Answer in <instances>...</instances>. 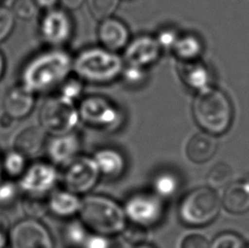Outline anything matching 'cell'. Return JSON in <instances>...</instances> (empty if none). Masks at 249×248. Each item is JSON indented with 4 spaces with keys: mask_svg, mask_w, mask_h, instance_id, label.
<instances>
[{
    "mask_svg": "<svg viewBox=\"0 0 249 248\" xmlns=\"http://www.w3.org/2000/svg\"><path fill=\"white\" fill-rule=\"evenodd\" d=\"M179 33L174 28H164L160 31L158 36L155 37L162 50H173Z\"/></svg>",
    "mask_w": 249,
    "mask_h": 248,
    "instance_id": "cell-36",
    "label": "cell"
},
{
    "mask_svg": "<svg viewBox=\"0 0 249 248\" xmlns=\"http://www.w3.org/2000/svg\"><path fill=\"white\" fill-rule=\"evenodd\" d=\"M129 30L126 24L116 18H105L99 28V39L106 50L117 52L127 46Z\"/></svg>",
    "mask_w": 249,
    "mask_h": 248,
    "instance_id": "cell-16",
    "label": "cell"
},
{
    "mask_svg": "<svg viewBox=\"0 0 249 248\" xmlns=\"http://www.w3.org/2000/svg\"><path fill=\"white\" fill-rule=\"evenodd\" d=\"M193 114L201 129L212 136H220L230 129L234 110L229 96L223 91L210 87L197 93Z\"/></svg>",
    "mask_w": 249,
    "mask_h": 248,
    "instance_id": "cell-2",
    "label": "cell"
},
{
    "mask_svg": "<svg viewBox=\"0 0 249 248\" xmlns=\"http://www.w3.org/2000/svg\"><path fill=\"white\" fill-rule=\"evenodd\" d=\"M1 165L2 171H4L10 178L19 179L29 165L28 157L18 150L11 149L4 156L3 160L1 161Z\"/></svg>",
    "mask_w": 249,
    "mask_h": 248,
    "instance_id": "cell-24",
    "label": "cell"
},
{
    "mask_svg": "<svg viewBox=\"0 0 249 248\" xmlns=\"http://www.w3.org/2000/svg\"><path fill=\"white\" fill-rule=\"evenodd\" d=\"M39 34L47 45L61 48L72 37V18L64 9L55 7L46 10L39 21Z\"/></svg>",
    "mask_w": 249,
    "mask_h": 248,
    "instance_id": "cell-12",
    "label": "cell"
},
{
    "mask_svg": "<svg viewBox=\"0 0 249 248\" xmlns=\"http://www.w3.org/2000/svg\"><path fill=\"white\" fill-rule=\"evenodd\" d=\"M94 161L101 175H104L110 179L121 177L126 170V160L121 151L113 148H104L96 151Z\"/></svg>",
    "mask_w": 249,
    "mask_h": 248,
    "instance_id": "cell-20",
    "label": "cell"
},
{
    "mask_svg": "<svg viewBox=\"0 0 249 248\" xmlns=\"http://www.w3.org/2000/svg\"><path fill=\"white\" fill-rule=\"evenodd\" d=\"M9 246V234L0 229V248H7Z\"/></svg>",
    "mask_w": 249,
    "mask_h": 248,
    "instance_id": "cell-41",
    "label": "cell"
},
{
    "mask_svg": "<svg viewBox=\"0 0 249 248\" xmlns=\"http://www.w3.org/2000/svg\"><path fill=\"white\" fill-rule=\"evenodd\" d=\"M38 122L41 129L52 137L70 134L80 122L78 107L74 102L57 94L44 102Z\"/></svg>",
    "mask_w": 249,
    "mask_h": 248,
    "instance_id": "cell-6",
    "label": "cell"
},
{
    "mask_svg": "<svg viewBox=\"0 0 249 248\" xmlns=\"http://www.w3.org/2000/svg\"><path fill=\"white\" fill-rule=\"evenodd\" d=\"M101 173L93 158L79 156L68 165L62 175L65 189L78 196L87 195L97 184Z\"/></svg>",
    "mask_w": 249,
    "mask_h": 248,
    "instance_id": "cell-10",
    "label": "cell"
},
{
    "mask_svg": "<svg viewBox=\"0 0 249 248\" xmlns=\"http://www.w3.org/2000/svg\"><path fill=\"white\" fill-rule=\"evenodd\" d=\"M179 71L184 83L191 90L199 92L212 87L211 70L198 60L184 63Z\"/></svg>",
    "mask_w": 249,
    "mask_h": 248,
    "instance_id": "cell-21",
    "label": "cell"
},
{
    "mask_svg": "<svg viewBox=\"0 0 249 248\" xmlns=\"http://www.w3.org/2000/svg\"><path fill=\"white\" fill-rule=\"evenodd\" d=\"M210 248H247L243 238L235 233L225 232L217 235L210 244Z\"/></svg>",
    "mask_w": 249,
    "mask_h": 248,
    "instance_id": "cell-30",
    "label": "cell"
},
{
    "mask_svg": "<svg viewBox=\"0 0 249 248\" xmlns=\"http://www.w3.org/2000/svg\"><path fill=\"white\" fill-rule=\"evenodd\" d=\"M133 248H155L153 245H151L150 243H142V244L136 245Z\"/></svg>",
    "mask_w": 249,
    "mask_h": 248,
    "instance_id": "cell-43",
    "label": "cell"
},
{
    "mask_svg": "<svg viewBox=\"0 0 249 248\" xmlns=\"http://www.w3.org/2000/svg\"><path fill=\"white\" fill-rule=\"evenodd\" d=\"M73 58L62 48L53 47L32 57L21 71V84L34 94L57 90L72 71Z\"/></svg>",
    "mask_w": 249,
    "mask_h": 248,
    "instance_id": "cell-1",
    "label": "cell"
},
{
    "mask_svg": "<svg viewBox=\"0 0 249 248\" xmlns=\"http://www.w3.org/2000/svg\"><path fill=\"white\" fill-rule=\"evenodd\" d=\"M217 141L214 136L207 132H199L190 138L186 147L187 158L194 163H206L214 157Z\"/></svg>",
    "mask_w": 249,
    "mask_h": 248,
    "instance_id": "cell-19",
    "label": "cell"
},
{
    "mask_svg": "<svg viewBox=\"0 0 249 248\" xmlns=\"http://www.w3.org/2000/svg\"><path fill=\"white\" fill-rule=\"evenodd\" d=\"M58 93L57 94L65 97V99L72 101L75 103V101L81 97L82 91H83V84L81 79L77 78H70L68 77L66 80L60 84V87L57 89Z\"/></svg>",
    "mask_w": 249,
    "mask_h": 248,
    "instance_id": "cell-28",
    "label": "cell"
},
{
    "mask_svg": "<svg viewBox=\"0 0 249 248\" xmlns=\"http://www.w3.org/2000/svg\"><path fill=\"white\" fill-rule=\"evenodd\" d=\"M35 95L36 94L28 90L21 83L11 87L3 96V113L13 121L28 117L34 109Z\"/></svg>",
    "mask_w": 249,
    "mask_h": 248,
    "instance_id": "cell-14",
    "label": "cell"
},
{
    "mask_svg": "<svg viewBox=\"0 0 249 248\" xmlns=\"http://www.w3.org/2000/svg\"><path fill=\"white\" fill-rule=\"evenodd\" d=\"M89 234H90V231L81 222V220H72L65 229V236L67 242L74 246H83Z\"/></svg>",
    "mask_w": 249,
    "mask_h": 248,
    "instance_id": "cell-27",
    "label": "cell"
},
{
    "mask_svg": "<svg viewBox=\"0 0 249 248\" xmlns=\"http://www.w3.org/2000/svg\"><path fill=\"white\" fill-rule=\"evenodd\" d=\"M121 76L124 78V83L131 87L141 86L146 80V71L145 68L137 67V66L126 65L124 66L123 72Z\"/></svg>",
    "mask_w": 249,
    "mask_h": 248,
    "instance_id": "cell-33",
    "label": "cell"
},
{
    "mask_svg": "<svg viewBox=\"0 0 249 248\" xmlns=\"http://www.w3.org/2000/svg\"><path fill=\"white\" fill-rule=\"evenodd\" d=\"M221 205L233 214L249 212V177L231 181L224 189Z\"/></svg>",
    "mask_w": 249,
    "mask_h": 248,
    "instance_id": "cell-17",
    "label": "cell"
},
{
    "mask_svg": "<svg viewBox=\"0 0 249 248\" xmlns=\"http://www.w3.org/2000/svg\"><path fill=\"white\" fill-rule=\"evenodd\" d=\"M124 66L115 52L104 47H91L79 53L73 59L72 70L82 81L106 84L121 77Z\"/></svg>",
    "mask_w": 249,
    "mask_h": 248,
    "instance_id": "cell-4",
    "label": "cell"
},
{
    "mask_svg": "<svg viewBox=\"0 0 249 248\" xmlns=\"http://www.w3.org/2000/svg\"><path fill=\"white\" fill-rule=\"evenodd\" d=\"M124 211L130 223L150 229L163 219L164 203L155 194L139 193L127 199Z\"/></svg>",
    "mask_w": 249,
    "mask_h": 248,
    "instance_id": "cell-9",
    "label": "cell"
},
{
    "mask_svg": "<svg viewBox=\"0 0 249 248\" xmlns=\"http://www.w3.org/2000/svg\"><path fill=\"white\" fill-rule=\"evenodd\" d=\"M84 248H110V241L108 236L100 234L90 233L83 244Z\"/></svg>",
    "mask_w": 249,
    "mask_h": 248,
    "instance_id": "cell-38",
    "label": "cell"
},
{
    "mask_svg": "<svg viewBox=\"0 0 249 248\" xmlns=\"http://www.w3.org/2000/svg\"><path fill=\"white\" fill-rule=\"evenodd\" d=\"M36 4V7L38 9H44V10H50V9H53L56 7L58 0H33Z\"/></svg>",
    "mask_w": 249,
    "mask_h": 248,
    "instance_id": "cell-39",
    "label": "cell"
},
{
    "mask_svg": "<svg viewBox=\"0 0 249 248\" xmlns=\"http://www.w3.org/2000/svg\"><path fill=\"white\" fill-rule=\"evenodd\" d=\"M247 248H249V246H248V247H247Z\"/></svg>",
    "mask_w": 249,
    "mask_h": 248,
    "instance_id": "cell-45",
    "label": "cell"
},
{
    "mask_svg": "<svg viewBox=\"0 0 249 248\" xmlns=\"http://www.w3.org/2000/svg\"><path fill=\"white\" fill-rule=\"evenodd\" d=\"M81 140L75 132L52 137L46 145L47 156L55 165H68L79 157Z\"/></svg>",
    "mask_w": 249,
    "mask_h": 248,
    "instance_id": "cell-15",
    "label": "cell"
},
{
    "mask_svg": "<svg viewBox=\"0 0 249 248\" xmlns=\"http://www.w3.org/2000/svg\"><path fill=\"white\" fill-rule=\"evenodd\" d=\"M42 132L44 131L41 129V127L36 128L31 126L23 128L13 138L11 149L18 150V151L25 154L26 157L36 153V150L41 145Z\"/></svg>",
    "mask_w": 249,
    "mask_h": 248,
    "instance_id": "cell-23",
    "label": "cell"
},
{
    "mask_svg": "<svg viewBox=\"0 0 249 248\" xmlns=\"http://www.w3.org/2000/svg\"><path fill=\"white\" fill-rule=\"evenodd\" d=\"M124 63L126 65L146 68L160 58L162 48L157 38L149 35H141L124 47Z\"/></svg>",
    "mask_w": 249,
    "mask_h": 248,
    "instance_id": "cell-13",
    "label": "cell"
},
{
    "mask_svg": "<svg viewBox=\"0 0 249 248\" xmlns=\"http://www.w3.org/2000/svg\"><path fill=\"white\" fill-rule=\"evenodd\" d=\"M221 200L209 187L197 188L181 199L178 215L181 222L189 227H203L216 219L221 210Z\"/></svg>",
    "mask_w": 249,
    "mask_h": 248,
    "instance_id": "cell-5",
    "label": "cell"
},
{
    "mask_svg": "<svg viewBox=\"0 0 249 248\" xmlns=\"http://www.w3.org/2000/svg\"><path fill=\"white\" fill-rule=\"evenodd\" d=\"M59 180V173L55 164L47 161H36L28 165L18 179L22 194L29 198L43 199L55 189Z\"/></svg>",
    "mask_w": 249,
    "mask_h": 248,
    "instance_id": "cell-8",
    "label": "cell"
},
{
    "mask_svg": "<svg viewBox=\"0 0 249 248\" xmlns=\"http://www.w3.org/2000/svg\"><path fill=\"white\" fill-rule=\"evenodd\" d=\"M58 1L66 9H69V10H73V9H77V8L81 6L83 0H58Z\"/></svg>",
    "mask_w": 249,
    "mask_h": 248,
    "instance_id": "cell-40",
    "label": "cell"
},
{
    "mask_svg": "<svg viewBox=\"0 0 249 248\" xmlns=\"http://www.w3.org/2000/svg\"><path fill=\"white\" fill-rule=\"evenodd\" d=\"M4 68H6V61H4V57L2 55V53L0 52V79H1L3 76Z\"/></svg>",
    "mask_w": 249,
    "mask_h": 248,
    "instance_id": "cell-42",
    "label": "cell"
},
{
    "mask_svg": "<svg viewBox=\"0 0 249 248\" xmlns=\"http://www.w3.org/2000/svg\"><path fill=\"white\" fill-rule=\"evenodd\" d=\"M16 24V17L10 9L0 7V43L9 37Z\"/></svg>",
    "mask_w": 249,
    "mask_h": 248,
    "instance_id": "cell-34",
    "label": "cell"
},
{
    "mask_svg": "<svg viewBox=\"0 0 249 248\" xmlns=\"http://www.w3.org/2000/svg\"><path fill=\"white\" fill-rule=\"evenodd\" d=\"M79 216L91 233L108 237L123 233L127 225L124 207L105 196L90 195L82 198Z\"/></svg>",
    "mask_w": 249,
    "mask_h": 248,
    "instance_id": "cell-3",
    "label": "cell"
},
{
    "mask_svg": "<svg viewBox=\"0 0 249 248\" xmlns=\"http://www.w3.org/2000/svg\"><path fill=\"white\" fill-rule=\"evenodd\" d=\"M8 234L10 248H54L50 230L31 216L17 222Z\"/></svg>",
    "mask_w": 249,
    "mask_h": 248,
    "instance_id": "cell-11",
    "label": "cell"
},
{
    "mask_svg": "<svg viewBox=\"0 0 249 248\" xmlns=\"http://www.w3.org/2000/svg\"><path fill=\"white\" fill-rule=\"evenodd\" d=\"M80 121L88 126L104 130H114L123 122V113L107 97L91 95L80 102L78 107Z\"/></svg>",
    "mask_w": 249,
    "mask_h": 248,
    "instance_id": "cell-7",
    "label": "cell"
},
{
    "mask_svg": "<svg viewBox=\"0 0 249 248\" xmlns=\"http://www.w3.org/2000/svg\"><path fill=\"white\" fill-rule=\"evenodd\" d=\"M37 9L33 0H15L11 11L13 16L21 20H31L36 15Z\"/></svg>",
    "mask_w": 249,
    "mask_h": 248,
    "instance_id": "cell-32",
    "label": "cell"
},
{
    "mask_svg": "<svg viewBox=\"0 0 249 248\" xmlns=\"http://www.w3.org/2000/svg\"><path fill=\"white\" fill-rule=\"evenodd\" d=\"M18 183L12 180L0 181V206H9L16 200L20 194Z\"/></svg>",
    "mask_w": 249,
    "mask_h": 248,
    "instance_id": "cell-35",
    "label": "cell"
},
{
    "mask_svg": "<svg viewBox=\"0 0 249 248\" xmlns=\"http://www.w3.org/2000/svg\"><path fill=\"white\" fill-rule=\"evenodd\" d=\"M82 199L67 189L53 190L48 195L46 207L53 215L62 219H71L79 214Z\"/></svg>",
    "mask_w": 249,
    "mask_h": 248,
    "instance_id": "cell-18",
    "label": "cell"
},
{
    "mask_svg": "<svg viewBox=\"0 0 249 248\" xmlns=\"http://www.w3.org/2000/svg\"><path fill=\"white\" fill-rule=\"evenodd\" d=\"M1 175H2V165H1V160H0V181H1Z\"/></svg>",
    "mask_w": 249,
    "mask_h": 248,
    "instance_id": "cell-44",
    "label": "cell"
},
{
    "mask_svg": "<svg viewBox=\"0 0 249 248\" xmlns=\"http://www.w3.org/2000/svg\"><path fill=\"white\" fill-rule=\"evenodd\" d=\"M119 0H88L90 11L96 19L103 20L113 15L116 10Z\"/></svg>",
    "mask_w": 249,
    "mask_h": 248,
    "instance_id": "cell-29",
    "label": "cell"
},
{
    "mask_svg": "<svg viewBox=\"0 0 249 248\" xmlns=\"http://www.w3.org/2000/svg\"><path fill=\"white\" fill-rule=\"evenodd\" d=\"M179 248H210V243L200 234H190L183 238Z\"/></svg>",
    "mask_w": 249,
    "mask_h": 248,
    "instance_id": "cell-37",
    "label": "cell"
},
{
    "mask_svg": "<svg viewBox=\"0 0 249 248\" xmlns=\"http://www.w3.org/2000/svg\"><path fill=\"white\" fill-rule=\"evenodd\" d=\"M123 235L124 240L133 245H139L142 243H149V229L140 227V225L130 224L126 225V228L123 231Z\"/></svg>",
    "mask_w": 249,
    "mask_h": 248,
    "instance_id": "cell-31",
    "label": "cell"
},
{
    "mask_svg": "<svg viewBox=\"0 0 249 248\" xmlns=\"http://www.w3.org/2000/svg\"><path fill=\"white\" fill-rule=\"evenodd\" d=\"M207 185L213 190L225 188L233 180V170L224 162L217 163L209 171L207 175Z\"/></svg>",
    "mask_w": 249,
    "mask_h": 248,
    "instance_id": "cell-26",
    "label": "cell"
},
{
    "mask_svg": "<svg viewBox=\"0 0 249 248\" xmlns=\"http://www.w3.org/2000/svg\"><path fill=\"white\" fill-rule=\"evenodd\" d=\"M172 51H174L175 55L183 63L197 61L203 53L202 39L194 33H186L184 35L179 34Z\"/></svg>",
    "mask_w": 249,
    "mask_h": 248,
    "instance_id": "cell-22",
    "label": "cell"
},
{
    "mask_svg": "<svg viewBox=\"0 0 249 248\" xmlns=\"http://www.w3.org/2000/svg\"><path fill=\"white\" fill-rule=\"evenodd\" d=\"M179 178L172 172H162L153 180L154 194L161 199L171 198L178 192Z\"/></svg>",
    "mask_w": 249,
    "mask_h": 248,
    "instance_id": "cell-25",
    "label": "cell"
}]
</instances>
